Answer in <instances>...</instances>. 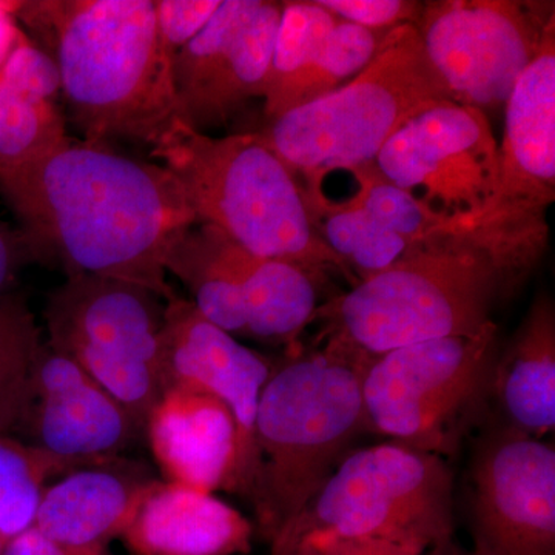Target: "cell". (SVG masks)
I'll return each mask as SVG.
<instances>
[{"label": "cell", "mask_w": 555, "mask_h": 555, "mask_svg": "<svg viewBox=\"0 0 555 555\" xmlns=\"http://www.w3.org/2000/svg\"><path fill=\"white\" fill-rule=\"evenodd\" d=\"M39 262L173 298L166 259L195 215L169 169L73 141L0 182Z\"/></svg>", "instance_id": "1"}, {"label": "cell", "mask_w": 555, "mask_h": 555, "mask_svg": "<svg viewBox=\"0 0 555 555\" xmlns=\"http://www.w3.org/2000/svg\"><path fill=\"white\" fill-rule=\"evenodd\" d=\"M254 526L210 492L166 480L149 485L120 539L137 555H236Z\"/></svg>", "instance_id": "19"}, {"label": "cell", "mask_w": 555, "mask_h": 555, "mask_svg": "<svg viewBox=\"0 0 555 555\" xmlns=\"http://www.w3.org/2000/svg\"><path fill=\"white\" fill-rule=\"evenodd\" d=\"M454 102L427 57L415 25L387 33L363 72L326 96L291 109L259 131L299 178L374 163L420 113Z\"/></svg>", "instance_id": "6"}, {"label": "cell", "mask_w": 555, "mask_h": 555, "mask_svg": "<svg viewBox=\"0 0 555 555\" xmlns=\"http://www.w3.org/2000/svg\"><path fill=\"white\" fill-rule=\"evenodd\" d=\"M372 358L326 338L273 369L259 398L251 506L268 542L305 511L366 430L363 377Z\"/></svg>", "instance_id": "4"}, {"label": "cell", "mask_w": 555, "mask_h": 555, "mask_svg": "<svg viewBox=\"0 0 555 555\" xmlns=\"http://www.w3.org/2000/svg\"><path fill=\"white\" fill-rule=\"evenodd\" d=\"M40 328L27 299L17 292L0 297V436H11L20 422Z\"/></svg>", "instance_id": "26"}, {"label": "cell", "mask_w": 555, "mask_h": 555, "mask_svg": "<svg viewBox=\"0 0 555 555\" xmlns=\"http://www.w3.org/2000/svg\"><path fill=\"white\" fill-rule=\"evenodd\" d=\"M164 306L149 288L80 273L54 288L43 310L47 343L96 379L142 427L164 393Z\"/></svg>", "instance_id": "9"}, {"label": "cell", "mask_w": 555, "mask_h": 555, "mask_svg": "<svg viewBox=\"0 0 555 555\" xmlns=\"http://www.w3.org/2000/svg\"><path fill=\"white\" fill-rule=\"evenodd\" d=\"M389 31L339 21L317 0L283 2L262 100L268 122L356 78Z\"/></svg>", "instance_id": "16"}, {"label": "cell", "mask_w": 555, "mask_h": 555, "mask_svg": "<svg viewBox=\"0 0 555 555\" xmlns=\"http://www.w3.org/2000/svg\"><path fill=\"white\" fill-rule=\"evenodd\" d=\"M494 321L474 335L429 339L374 358L363 377L366 430L447 456L491 389Z\"/></svg>", "instance_id": "8"}, {"label": "cell", "mask_w": 555, "mask_h": 555, "mask_svg": "<svg viewBox=\"0 0 555 555\" xmlns=\"http://www.w3.org/2000/svg\"><path fill=\"white\" fill-rule=\"evenodd\" d=\"M423 555H466V550L456 545L454 539H451L440 543V545L429 547Z\"/></svg>", "instance_id": "34"}, {"label": "cell", "mask_w": 555, "mask_h": 555, "mask_svg": "<svg viewBox=\"0 0 555 555\" xmlns=\"http://www.w3.org/2000/svg\"><path fill=\"white\" fill-rule=\"evenodd\" d=\"M0 82L36 100L53 102L61 93L56 62L25 33L0 67Z\"/></svg>", "instance_id": "27"}, {"label": "cell", "mask_w": 555, "mask_h": 555, "mask_svg": "<svg viewBox=\"0 0 555 555\" xmlns=\"http://www.w3.org/2000/svg\"><path fill=\"white\" fill-rule=\"evenodd\" d=\"M476 535L499 555H555V449L505 425L477 441L469 466Z\"/></svg>", "instance_id": "14"}, {"label": "cell", "mask_w": 555, "mask_h": 555, "mask_svg": "<svg viewBox=\"0 0 555 555\" xmlns=\"http://www.w3.org/2000/svg\"><path fill=\"white\" fill-rule=\"evenodd\" d=\"M491 390L506 425L535 438L555 427V308L542 292L529 306L502 357H496Z\"/></svg>", "instance_id": "21"}, {"label": "cell", "mask_w": 555, "mask_h": 555, "mask_svg": "<svg viewBox=\"0 0 555 555\" xmlns=\"http://www.w3.org/2000/svg\"><path fill=\"white\" fill-rule=\"evenodd\" d=\"M33 262L39 258L24 232L0 221V297L9 292L16 273Z\"/></svg>", "instance_id": "30"}, {"label": "cell", "mask_w": 555, "mask_h": 555, "mask_svg": "<svg viewBox=\"0 0 555 555\" xmlns=\"http://www.w3.org/2000/svg\"><path fill=\"white\" fill-rule=\"evenodd\" d=\"M369 555H423V547L387 542V540L366 539Z\"/></svg>", "instance_id": "33"}, {"label": "cell", "mask_w": 555, "mask_h": 555, "mask_svg": "<svg viewBox=\"0 0 555 555\" xmlns=\"http://www.w3.org/2000/svg\"><path fill=\"white\" fill-rule=\"evenodd\" d=\"M16 14L56 62L83 141L153 149L181 120L153 0H28Z\"/></svg>", "instance_id": "3"}, {"label": "cell", "mask_w": 555, "mask_h": 555, "mask_svg": "<svg viewBox=\"0 0 555 555\" xmlns=\"http://www.w3.org/2000/svg\"><path fill=\"white\" fill-rule=\"evenodd\" d=\"M72 142L56 104L0 82V182Z\"/></svg>", "instance_id": "25"}, {"label": "cell", "mask_w": 555, "mask_h": 555, "mask_svg": "<svg viewBox=\"0 0 555 555\" xmlns=\"http://www.w3.org/2000/svg\"><path fill=\"white\" fill-rule=\"evenodd\" d=\"M7 542H9V540L3 539V537L0 535V555L3 554V550H5Z\"/></svg>", "instance_id": "36"}, {"label": "cell", "mask_w": 555, "mask_h": 555, "mask_svg": "<svg viewBox=\"0 0 555 555\" xmlns=\"http://www.w3.org/2000/svg\"><path fill=\"white\" fill-rule=\"evenodd\" d=\"M152 155L182 185L196 224L214 225L258 257L338 273L357 286L313 229L297 175L259 131L215 138L178 120Z\"/></svg>", "instance_id": "5"}, {"label": "cell", "mask_w": 555, "mask_h": 555, "mask_svg": "<svg viewBox=\"0 0 555 555\" xmlns=\"http://www.w3.org/2000/svg\"><path fill=\"white\" fill-rule=\"evenodd\" d=\"M159 369L164 392L193 387L230 409L236 425V462L229 492L250 502L258 474L255 422L273 371L268 358L215 326L190 299L175 295L164 306Z\"/></svg>", "instance_id": "13"}, {"label": "cell", "mask_w": 555, "mask_h": 555, "mask_svg": "<svg viewBox=\"0 0 555 555\" xmlns=\"http://www.w3.org/2000/svg\"><path fill=\"white\" fill-rule=\"evenodd\" d=\"M166 270L188 287L190 301L210 323L235 338H247L233 241L228 235L214 225H192L167 255Z\"/></svg>", "instance_id": "23"}, {"label": "cell", "mask_w": 555, "mask_h": 555, "mask_svg": "<svg viewBox=\"0 0 555 555\" xmlns=\"http://www.w3.org/2000/svg\"><path fill=\"white\" fill-rule=\"evenodd\" d=\"M233 261L246 310L247 338L294 345L320 309L324 276L292 262L258 257L236 243Z\"/></svg>", "instance_id": "22"}, {"label": "cell", "mask_w": 555, "mask_h": 555, "mask_svg": "<svg viewBox=\"0 0 555 555\" xmlns=\"http://www.w3.org/2000/svg\"><path fill=\"white\" fill-rule=\"evenodd\" d=\"M160 42L171 61L195 38L221 0H153Z\"/></svg>", "instance_id": "28"}, {"label": "cell", "mask_w": 555, "mask_h": 555, "mask_svg": "<svg viewBox=\"0 0 555 555\" xmlns=\"http://www.w3.org/2000/svg\"><path fill=\"white\" fill-rule=\"evenodd\" d=\"M2 555H107L105 547H75L54 542L35 528L7 542Z\"/></svg>", "instance_id": "31"}, {"label": "cell", "mask_w": 555, "mask_h": 555, "mask_svg": "<svg viewBox=\"0 0 555 555\" xmlns=\"http://www.w3.org/2000/svg\"><path fill=\"white\" fill-rule=\"evenodd\" d=\"M503 109L499 195L492 210L546 215L555 199V30Z\"/></svg>", "instance_id": "17"}, {"label": "cell", "mask_w": 555, "mask_h": 555, "mask_svg": "<svg viewBox=\"0 0 555 555\" xmlns=\"http://www.w3.org/2000/svg\"><path fill=\"white\" fill-rule=\"evenodd\" d=\"M283 2L221 0V5L171 61L179 118L207 133L248 102L264 100Z\"/></svg>", "instance_id": "12"}, {"label": "cell", "mask_w": 555, "mask_h": 555, "mask_svg": "<svg viewBox=\"0 0 555 555\" xmlns=\"http://www.w3.org/2000/svg\"><path fill=\"white\" fill-rule=\"evenodd\" d=\"M16 433L51 454L104 465L133 447L144 427L79 364L42 343Z\"/></svg>", "instance_id": "15"}, {"label": "cell", "mask_w": 555, "mask_h": 555, "mask_svg": "<svg viewBox=\"0 0 555 555\" xmlns=\"http://www.w3.org/2000/svg\"><path fill=\"white\" fill-rule=\"evenodd\" d=\"M166 481L199 491H229L236 462V425L222 401L193 387H170L144 427Z\"/></svg>", "instance_id": "18"}, {"label": "cell", "mask_w": 555, "mask_h": 555, "mask_svg": "<svg viewBox=\"0 0 555 555\" xmlns=\"http://www.w3.org/2000/svg\"><path fill=\"white\" fill-rule=\"evenodd\" d=\"M89 466L94 465L0 436V535L10 540L31 528L51 477Z\"/></svg>", "instance_id": "24"}, {"label": "cell", "mask_w": 555, "mask_h": 555, "mask_svg": "<svg viewBox=\"0 0 555 555\" xmlns=\"http://www.w3.org/2000/svg\"><path fill=\"white\" fill-rule=\"evenodd\" d=\"M339 21L371 30H392L401 25H415L425 2L412 0H317Z\"/></svg>", "instance_id": "29"}, {"label": "cell", "mask_w": 555, "mask_h": 555, "mask_svg": "<svg viewBox=\"0 0 555 555\" xmlns=\"http://www.w3.org/2000/svg\"><path fill=\"white\" fill-rule=\"evenodd\" d=\"M466 555H499L491 550L480 537H474L473 550H466Z\"/></svg>", "instance_id": "35"}, {"label": "cell", "mask_w": 555, "mask_h": 555, "mask_svg": "<svg viewBox=\"0 0 555 555\" xmlns=\"http://www.w3.org/2000/svg\"><path fill=\"white\" fill-rule=\"evenodd\" d=\"M550 243L546 215L492 210L423 241L392 268L324 302L323 337L369 358L429 339L474 335L535 272Z\"/></svg>", "instance_id": "2"}, {"label": "cell", "mask_w": 555, "mask_h": 555, "mask_svg": "<svg viewBox=\"0 0 555 555\" xmlns=\"http://www.w3.org/2000/svg\"><path fill=\"white\" fill-rule=\"evenodd\" d=\"M415 27L452 100L488 115L505 107L555 30V3L436 0L425 2Z\"/></svg>", "instance_id": "10"}, {"label": "cell", "mask_w": 555, "mask_h": 555, "mask_svg": "<svg viewBox=\"0 0 555 555\" xmlns=\"http://www.w3.org/2000/svg\"><path fill=\"white\" fill-rule=\"evenodd\" d=\"M150 477L127 460L82 467L47 486L31 528L62 545L105 547L120 537Z\"/></svg>", "instance_id": "20"}, {"label": "cell", "mask_w": 555, "mask_h": 555, "mask_svg": "<svg viewBox=\"0 0 555 555\" xmlns=\"http://www.w3.org/2000/svg\"><path fill=\"white\" fill-rule=\"evenodd\" d=\"M312 532L425 551L454 539V477L448 460L396 441L350 451L272 542Z\"/></svg>", "instance_id": "7"}, {"label": "cell", "mask_w": 555, "mask_h": 555, "mask_svg": "<svg viewBox=\"0 0 555 555\" xmlns=\"http://www.w3.org/2000/svg\"><path fill=\"white\" fill-rule=\"evenodd\" d=\"M374 166L449 224L480 221L499 195V141L488 115L456 102L425 109L404 124L379 150Z\"/></svg>", "instance_id": "11"}, {"label": "cell", "mask_w": 555, "mask_h": 555, "mask_svg": "<svg viewBox=\"0 0 555 555\" xmlns=\"http://www.w3.org/2000/svg\"><path fill=\"white\" fill-rule=\"evenodd\" d=\"M17 9L20 2L0 0V67L25 36V30L17 21Z\"/></svg>", "instance_id": "32"}]
</instances>
